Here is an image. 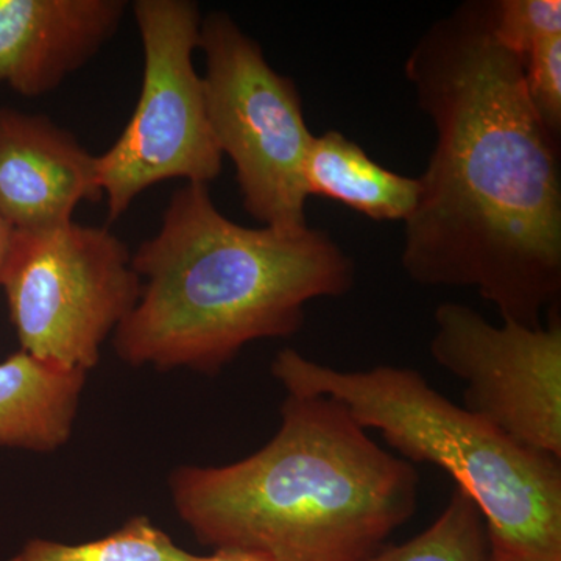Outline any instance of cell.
<instances>
[{
  "label": "cell",
  "instance_id": "obj_11",
  "mask_svg": "<svg viewBox=\"0 0 561 561\" xmlns=\"http://www.w3.org/2000/svg\"><path fill=\"white\" fill-rule=\"evenodd\" d=\"M87 376L21 350L0 362V446L54 453L68 445Z\"/></svg>",
  "mask_w": 561,
  "mask_h": 561
},
{
  "label": "cell",
  "instance_id": "obj_16",
  "mask_svg": "<svg viewBox=\"0 0 561 561\" xmlns=\"http://www.w3.org/2000/svg\"><path fill=\"white\" fill-rule=\"evenodd\" d=\"M524 87L531 108L552 135L561 133V35L541 41L524 55Z\"/></svg>",
  "mask_w": 561,
  "mask_h": 561
},
{
  "label": "cell",
  "instance_id": "obj_8",
  "mask_svg": "<svg viewBox=\"0 0 561 561\" xmlns=\"http://www.w3.org/2000/svg\"><path fill=\"white\" fill-rule=\"evenodd\" d=\"M430 350L465 383L463 408L512 440L561 459V320L549 311L540 328L485 317L446 301L434 313Z\"/></svg>",
  "mask_w": 561,
  "mask_h": 561
},
{
  "label": "cell",
  "instance_id": "obj_3",
  "mask_svg": "<svg viewBox=\"0 0 561 561\" xmlns=\"http://www.w3.org/2000/svg\"><path fill=\"white\" fill-rule=\"evenodd\" d=\"M275 437L225 467H180L173 507L202 545L273 561H364L415 515L420 474L341 402L289 394Z\"/></svg>",
  "mask_w": 561,
  "mask_h": 561
},
{
  "label": "cell",
  "instance_id": "obj_17",
  "mask_svg": "<svg viewBox=\"0 0 561 561\" xmlns=\"http://www.w3.org/2000/svg\"><path fill=\"white\" fill-rule=\"evenodd\" d=\"M194 561H273L260 552L245 549H216L210 556H197Z\"/></svg>",
  "mask_w": 561,
  "mask_h": 561
},
{
  "label": "cell",
  "instance_id": "obj_14",
  "mask_svg": "<svg viewBox=\"0 0 561 561\" xmlns=\"http://www.w3.org/2000/svg\"><path fill=\"white\" fill-rule=\"evenodd\" d=\"M147 516L128 519L121 529L99 540L68 542L35 538L9 561H194Z\"/></svg>",
  "mask_w": 561,
  "mask_h": 561
},
{
  "label": "cell",
  "instance_id": "obj_2",
  "mask_svg": "<svg viewBox=\"0 0 561 561\" xmlns=\"http://www.w3.org/2000/svg\"><path fill=\"white\" fill-rule=\"evenodd\" d=\"M138 305L113 334L131 367L217 375L243 346L287 339L317 298L353 289L356 268L328 232L249 228L220 213L206 184L172 195L161 228L133 253Z\"/></svg>",
  "mask_w": 561,
  "mask_h": 561
},
{
  "label": "cell",
  "instance_id": "obj_6",
  "mask_svg": "<svg viewBox=\"0 0 561 561\" xmlns=\"http://www.w3.org/2000/svg\"><path fill=\"white\" fill-rule=\"evenodd\" d=\"M0 286L21 351L88 375L138 305L142 280L116 234L70 220L14 230Z\"/></svg>",
  "mask_w": 561,
  "mask_h": 561
},
{
  "label": "cell",
  "instance_id": "obj_5",
  "mask_svg": "<svg viewBox=\"0 0 561 561\" xmlns=\"http://www.w3.org/2000/svg\"><path fill=\"white\" fill-rule=\"evenodd\" d=\"M210 130L236 168L243 209L262 227L308 228L305 164L316 136L300 91L265 60L260 44L225 11L203 18Z\"/></svg>",
  "mask_w": 561,
  "mask_h": 561
},
{
  "label": "cell",
  "instance_id": "obj_10",
  "mask_svg": "<svg viewBox=\"0 0 561 561\" xmlns=\"http://www.w3.org/2000/svg\"><path fill=\"white\" fill-rule=\"evenodd\" d=\"M124 0H0V84L41 98L119 31Z\"/></svg>",
  "mask_w": 561,
  "mask_h": 561
},
{
  "label": "cell",
  "instance_id": "obj_7",
  "mask_svg": "<svg viewBox=\"0 0 561 561\" xmlns=\"http://www.w3.org/2000/svg\"><path fill=\"white\" fill-rule=\"evenodd\" d=\"M133 13L142 41V87L127 127L95 157L110 220L151 186L176 179L209 186L224 168L194 65L201 9L191 0H136Z\"/></svg>",
  "mask_w": 561,
  "mask_h": 561
},
{
  "label": "cell",
  "instance_id": "obj_9",
  "mask_svg": "<svg viewBox=\"0 0 561 561\" xmlns=\"http://www.w3.org/2000/svg\"><path fill=\"white\" fill-rule=\"evenodd\" d=\"M102 197L95 157L72 133L0 106V214L14 230L68 224L80 203Z\"/></svg>",
  "mask_w": 561,
  "mask_h": 561
},
{
  "label": "cell",
  "instance_id": "obj_18",
  "mask_svg": "<svg viewBox=\"0 0 561 561\" xmlns=\"http://www.w3.org/2000/svg\"><path fill=\"white\" fill-rule=\"evenodd\" d=\"M14 228L9 221L3 219L0 214V279L5 271L7 261H9L11 243H13Z\"/></svg>",
  "mask_w": 561,
  "mask_h": 561
},
{
  "label": "cell",
  "instance_id": "obj_4",
  "mask_svg": "<svg viewBox=\"0 0 561 561\" xmlns=\"http://www.w3.org/2000/svg\"><path fill=\"white\" fill-rule=\"evenodd\" d=\"M271 371L286 393L341 402L409 463L448 472L485 518L491 561H561V459L512 440L413 368L337 370L284 348Z\"/></svg>",
  "mask_w": 561,
  "mask_h": 561
},
{
  "label": "cell",
  "instance_id": "obj_1",
  "mask_svg": "<svg viewBox=\"0 0 561 561\" xmlns=\"http://www.w3.org/2000/svg\"><path fill=\"white\" fill-rule=\"evenodd\" d=\"M404 73L437 139L402 271L419 286L470 287L502 321L540 328L561 295L559 136L531 108L522 57L494 39L491 2L435 21Z\"/></svg>",
  "mask_w": 561,
  "mask_h": 561
},
{
  "label": "cell",
  "instance_id": "obj_13",
  "mask_svg": "<svg viewBox=\"0 0 561 561\" xmlns=\"http://www.w3.org/2000/svg\"><path fill=\"white\" fill-rule=\"evenodd\" d=\"M364 561H491L485 518L476 502L456 486L437 519L397 546H383Z\"/></svg>",
  "mask_w": 561,
  "mask_h": 561
},
{
  "label": "cell",
  "instance_id": "obj_15",
  "mask_svg": "<svg viewBox=\"0 0 561 561\" xmlns=\"http://www.w3.org/2000/svg\"><path fill=\"white\" fill-rule=\"evenodd\" d=\"M491 32L500 46L523 58L541 41L561 35V2L560 0L491 2Z\"/></svg>",
  "mask_w": 561,
  "mask_h": 561
},
{
  "label": "cell",
  "instance_id": "obj_12",
  "mask_svg": "<svg viewBox=\"0 0 561 561\" xmlns=\"http://www.w3.org/2000/svg\"><path fill=\"white\" fill-rule=\"evenodd\" d=\"M309 197H324L375 221H405L420 197V180L389 171L337 130L316 136L306 157Z\"/></svg>",
  "mask_w": 561,
  "mask_h": 561
}]
</instances>
